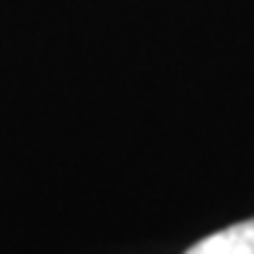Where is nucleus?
<instances>
[{
  "instance_id": "obj_1",
  "label": "nucleus",
  "mask_w": 254,
  "mask_h": 254,
  "mask_svg": "<svg viewBox=\"0 0 254 254\" xmlns=\"http://www.w3.org/2000/svg\"><path fill=\"white\" fill-rule=\"evenodd\" d=\"M184 254H254V218L203 237Z\"/></svg>"
}]
</instances>
